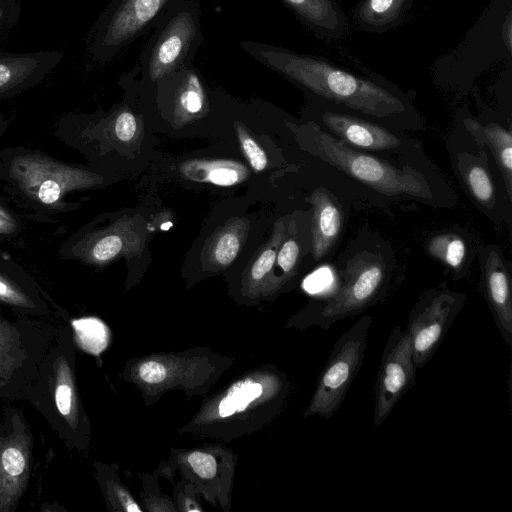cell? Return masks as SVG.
<instances>
[{"instance_id": "obj_4", "label": "cell", "mask_w": 512, "mask_h": 512, "mask_svg": "<svg viewBox=\"0 0 512 512\" xmlns=\"http://www.w3.org/2000/svg\"><path fill=\"white\" fill-rule=\"evenodd\" d=\"M503 60L512 62V0H491L462 41L433 62L432 80L463 96Z\"/></svg>"}, {"instance_id": "obj_10", "label": "cell", "mask_w": 512, "mask_h": 512, "mask_svg": "<svg viewBox=\"0 0 512 512\" xmlns=\"http://www.w3.org/2000/svg\"><path fill=\"white\" fill-rule=\"evenodd\" d=\"M372 322L371 315L362 316L335 342L304 418L318 415L330 419L339 409L363 363Z\"/></svg>"}, {"instance_id": "obj_2", "label": "cell", "mask_w": 512, "mask_h": 512, "mask_svg": "<svg viewBox=\"0 0 512 512\" xmlns=\"http://www.w3.org/2000/svg\"><path fill=\"white\" fill-rule=\"evenodd\" d=\"M290 391L287 374L275 364L251 367L205 396L177 433L232 442L272 424L283 411Z\"/></svg>"}, {"instance_id": "obj_16", "label": "cell", "mask_w": 512, "mask_h": 512, "mask_svg": "<svg viewBox=\"0 0 512 512\" xmlns=\"http://www.w3.org/2000/svg\"><path fill=\"white\" fill-rule=\"evenodd\" d=\"M323 125L350 147L368 150L397 148L400 139L384 127L363 118L332 109L327 101L316 98Z\"/></svg>"}, {"instance_id": "obj_15", "label": "cell", "mask_w": 512, "mask_h": 512, "mask_svg": "<svg viewBox=\"0 0 512 512\" xmlns=\"http://www.w3.org/2000/svg\"><path fill=\"white\" fill-rule=\"evenodd\" d=\"M154 89L168 103L175 124L183 125L208 111L206 82L193 63L158 82Z\"/></svg>"}, {"instance_id": "obj_37", "label": "cell", "mask_w": 512, "mask_h": 512, "mask_svg": "<svg viewBox=\"0 0 512 512\" xmlns=\"http://www.w3.org/2000/svg\"><path fill=\"white\" fill-rule=\"evenodd\" d=\"M137 129V121L129 106L124 105L117 112L114 119V131L117 138L123 142L130 141Z\"/></svg>"}, {"instance_id": "obj_12", "label": "cell", "mask_w": 512, "mask_h": 512, "mask_svg": "<svg viewBox=\"0 0 512 512\" xmlns=\"http://www.w3.org/2000/svg\"><path fill=\"white\" fill-rule=\"evenodd\" d=\"M466 296L446 287L425 292L408 314L406 331L411 339L416 368L435 354L464 307Z\"/></svg>"}, {"instance_id": "obj_19", "label": "cell", "mask_w": 512, "mask_h": 512, "mask_svg": "<svg viewBox=\"0 0 512 512\" xmlns=\"http://www.w3.org/2000/svg\"><path fill=\"white\" fill-rule=\"evenodd\" d=\"M285 234L286 228L280 219L275 223L270 239L258 250L242 273L237 292L240 302L254 305L267 300L277 252Z\"/></svg>"}, {"instance_id": "obj_38", "label": "cell", "mask_w": 512, "mask_h": 512, "mask_svg": "<svg viewBox=\"0 0 512 512\" xmlns=\"http://www.w3.org/2000/svg\"><path fill=\"white\" fill-rule=\"evenodd\" d=\"M0 301L10 305L31 308V299L16 284L0 274Z\"/></svg>"}, {"instance_id": "obj_31", "label": "cell", "mask_w": 512, "mask_h": 512, "mask_svg": "<svg viewBox=\"0 0 512 512\" xmlns=\"http://www.w3.org/2000/svg\"><path fill=\"white\" fill-rule=\"evenodd\" d=\"M79 346L93 355H100L109 345V327L100 319L87 317L73 322Z\"/></svg>"}, {"instance_id": "obj_6", "label": "cell", "mask_w": 512, "mask_h": 512, "mask_svg": "<svg viewBox=\"0 0 512 512\" xmlns=\"http://www.w3.org/2000/svg\"><path fill=\"white\" fill-rule=\"evenodd\" d=\"M386 276V265L381 255L371 252L355 255L341 272L337 289L293 315L285 328L304 330L319 326L328 330L334 323L360 314L378 301Z\"/></svg>"}, {"instance_id": "obj_39", "label": "cell", "mask_w": 512, "mask_h": 512, "mask_svg": "<svg viewBox=\"0 0 512 512\" xmlns=\"http://www.w3.org/2000/svg\"><path fill=\"white\" fill-rule=\"evenodd\" d=\"M19 12L17 0H0V36L16 24Z\"/></svg>"}, {"instance_id": "obj_22", "label": "cell", "mask_w": 512, "mask_h": 512, "mask_svg": "<svg viewBox=\"0 0 512 512\" xmlns=\"http://www.w3.org/2000/svg\"><path fill=\"white\" fill-rule=\"evenodd\" d=\"M250 222L246 218H231L205 242L201 252L203 271L218 272L228 268L243 246Z\"/></svg>"}, {"instance_id": "obj_13", "label": "cell", "mask_w": 512, "mask_h": 512, "mask_svg": "<svg viewBox=\"0 0 512 512\" xmlns=\"http://www.w3.org/2000/svg\"><path fill=\"white\" fill-rule=\"evenodd\" d=\"M416 369L410 336L406 330L395 326L385 343L376 376L375 426H380L387 419L399 400L415 385Z\"/></svg>"}, {"instance_id": "obj_17", "label": "cell", "mask_w": 512, "mask_h": 512, "mask_svg": "<svg viewBox=\"0 0 512 512\" xmlns=\"http://www.w3.org/2000/svg\"><path fill=\"white\" fill-rule=\"evenodd\" d=\"M30 438L23 431L0 436V512L22 496L30 474Z\"/></svg>"}, {"instance_id": "obj_1", "label": "cell", "mask_w": 512, "mask_h": 512, "mask_svg": "<svg viewBox=\"0 0 512 512\" xmlns=\"http://www.w3.org/2000/svg\"><path fill=\"white\" fill-rule=\"evenodd\" d=\"M251 58L315 98L386 118L410 109L405 95L379 75H360L321 57L254 40L239 41Z\"/></svg>"}, {"instance_id": "obj_3", "label": "cell", "mask_w": 512, "mask_h": 512, "mask_svg": "<svg viewBox=\"0 0 512 512\" xmlns=\"http://www.w3.org/2000/svg\"><path fill=\"white\" fill-rule=\"evenodd\" d=\"M236 358L197 345L180 351L153 352L127 360L120 378L135 386L146 407L172 391L204 397Z\"/></svg>"}, {"instance_id": "obj_33", "label": "cell", "mask_w": 512, "mask_h": 512, "mask_svg": "<svg viewBox=\"0 0 512 512\" xmlns=\"http://www.w3.org/2000/svg\"><path fill=\"white\" fill-rule=\"evenodd\" d=\"M138 476L142 483L139 498L144 512H178L172 497L161 491L158 477L147 472Z\"/></svg>"}, {"instance_id": "obj_20", "label": "cell", "mask_w": 512, "mask_h": 512, "mask_svg": "<svg viewBox=\"0 0 512 512\" xmlns=\"http://www.w3.org/2000/svg\"><path fill=\"white\" fill-rule=\"evenodd\" d=\"M131 221L121 220L111 227L95 232L77 245L74 254L95 265H104L121 254L138 251L141 237L132 233Z\"/></svg>"}, {"instance_id": "obj_23", "label": "cell", "mask_w": 512, "mask_h": 512, "mask_svg": "<svg viewBox=\"0 0 512 512\" xmlns=\"http://www.w3.org/2000/svg\"><path fill=\"white\" fill-rule=\"evenodd\" d=\"M310 201L312 217V255L315 261L325 257L337 242L342 229V212L334 197L325 189H316Z\"/></svg>"}, {"instance_id": "obj_30", "label": "cell", "mask_w": 512, "mask_h": 512, "mask_svg": "<svg viewBox=\"0 0 512 512\" xmlns=\"http://www.w3.org/2000/svg\"><path fill=\"white\" fill-rule=\"evenodd\" d=\"M426 251L432 258L450 268L455 275L463 274L468 247L461 235L453 232L438 233L428 240Z\"/></svg>"}, {"instance_id": "obj_8", "label": "cell", "mask_w": 512, "mask_h": 512, "mask_svg": "<svg viewBox=\"0 0 512 512\" xmlns=\"http://www.w3.org/2000/svg\"><path fill=\"white\" fill-rule=\"evenodd\" d=\"M238 459V454L220 441L190 448L170 447L168 458L159 463L154 475L173 482L180 474L206 502L230 512Z\"/></svg>"}, {"instance_id": "obj_36", "label": "cell", "mask_w": 512, "mask_h": 512, "mask_svg": "<svg viewBox=\"0 0 512 512\" xmlns=\"http://www.w3.org/2000/svg\"><path fill=\"white\" fill-rule=\"evenodd\" d=\"M172 499L178 512L204 511L199 494L196 492L193 484L183 477H180V480L174 484Z\"/></svg>"}, {"instance_id": "obj_5", "label": "cell", "mask_w": 512, "mask_h": 512, "mask_svg": "<svg viewBox=\"0 0 512 512\" xmlns=\"http://www.w3.org/2000/svg\"><path fill=\"white\" fill-rule=\"evenodd\" d=\"M300 146L311 155L386 196H403L433 203L435 195L420 172L397 168L380 158L358 152L322 130L315 122L292 125Z\"/></svg>"}, {"instance_id": "obj_35", "label": "cell", "mask_w": 512, "mask_h": 512, "mask_svg": "<svg viewBox=\"0 0 512 512\" xmlns=\"http://www.w3.org/2000/svg\"><path fill=\"white\" fill-rule=\"evenodd\" d=\"M234 126L237 131L241 150L249 165L254 172H262L268 163L266 153L239 121H236Z\"/></svg>"}, {"instance_id": "obj_14", "label": "cell", "mask_w": 512, "mask_h": 512, "mask_svg": "<svg viewBox=\"0 0 512 512\" xmlns=\"http://www.w3.org/2000/svg\"><path fill=\"white\" fill-rule=\"evenodd\" d=\"M480 291L508 347L512 345V280L500 249L491 245L481 259Z\"/></svg>"}, {"instance_id": "obj_24", "label": "cell", "mask_w": 512, "mask_h": 512, "mask_svg": "<svg viewBox=\"0 0 512 512\" xmlns=\"http://www.w3.org/2000/svg\"><path fill=\"white\" fill-rule=\"evenodd\" d=\"M414 0H359L351 10L355 26L366 33L382 34L400 26Z\"/></svg>"}, {"instance_id": "obj_9", "label": "cell", "mask_w": 512, "mask_h": 512, "mask_svg": "<svg viewBox=\"0 0 512 512\" xmlns=\"http://www.w3.org/2000/svg\"><path fill=\"white\" fill-rule=\"evenodd\" d=\"M178 0H112L91 28L87 50L93 63L104 64L134 40L154 29Z\"/></svg>"}, {"instance_id": "obj_7", "label": "cell", "mask_w": 512, "mask_h": 512, "mask_svg": "<svg viewBox=\"0 0 512 512\" xmlns=\"http://www.w3.org/2000/svg\"><path fill=\"white\" fill-rule=\"evenodd\" d=\"M197 0H178L155 26L135 65L140 80L156 84L192 63L204 38Z\"/></svg>"}, {"instance_id": "obj_25", "label": "cell", "mask_w": 512, "mask_h": 512, "mask_svg": "<svg viewBox=\"0 0 512 512\" xmlns=\"http://www.w3.org/2000/svg\"><path fill=\"white\" fill-rule=\"evenodd\" d=\"M464 127L480 144L491 151L504 180L507 197H512V135L497 123L482 125L476 119H464Z\"/></svg>"}, {"instance_id": "obj_28", "label": "cell", "mask_w": 512, "mask_h": 512, "mask_svg": "<svg viewBox=\"0 0 512 512\" xmlns=\"http://www.w3.org/2000/svg\"><path fill=\"white\" fill-rule=\"evenodd\" d=\"M96 478L107 509L111 512H144V509L119 476V465L95 463Z\"/></svg>"}, {"instance_id": "obj_27", "label": "cell", "mask_w": 512, "mask_h": 512, "mask_svg": "<svg viewBox=\"0 0 512 512\" xmlns=\"http://www.w3.org/2000/svg\"><path fill=\"white\" fill-rule=\"evenodd\" d=\"M457 171L473 200L486 210L495 205V187L482 157L463 153L457 156Z\"/></svg>"}, {"instance_id": "obj_21", "label": "cell", "mask_w": 512, "mask_h": 512, "mask_svg": "<svg viewBox=\"0 0 512 512\" xmlns=\"http://www.w3.org/2000/svg\"><path fill=\"white\" fill-rule=\"evenodd\" d=\"M316 37L339 40L349 32V20L337 0H279Z\"/></svg>"}, {"instance_id": "obj_32", "label": "cell", "mask_w": 512, "mask_h": 512, "mask_svg": "<svg viewBox=\"0 0 512 512\" xmlns=\"http://www.w3.org/2000/svg\"><path fill=\"white\" fill-rule=\"evenodd\" d=\"M22 360L19 335L13 327L0 320V385L9 381Z\"/></svg>"}, {"instance_id": "obj_11", "label": "cell", "mask_w": 512, "mask_h": 512, "mask_svg": "<svg viewBox=\"0 0 512 512\" xmlns=\"http://www.w3.org/2000/svg\"><path fill=\"white\" fill-rule=\"evenodd\" d=\"M9 173L28 196L44 205H56L68 192L103 182L96 173L35 153L15 157Z\"/></svg>"}, {"instance_id": "obj_34", "label": "cell", "mask_w": 512, "mask_h": 512, "mask_svg": "<svg viewBox=\"0 0 512 512\" xmlns=\"http://www.w3.org/2000/svg\"><path fill=\"white\" fill-rule=\"evenodd\" d=\"M300 259V246L295 236V230L293 234L285 237L278 249L275 264L281 270L280 274V285L283 288L287 283L295 276L298 268Z\"/></svg>"}, {"instance_id": "obj_18", "label": "cell", "mask_w": 512, "mask_h": 512, "mask_svg": "<svg viewBox=\"0 0 512 512\" xmlns=\"http://www.w3.org/2000/svg\"><path fill=\"white\" fill-rule=\"evenodd\" d=\"M64 58L57 50L28 53L0 51V96L25 89L47 76Z\"/></svg>"}, {"instance_id": "obj_26", "label": "cell", "mask_w": 512, "mask_h": 512, "mask_svg": "<svg viewBox=\"0 0 512 512\" xmlns=\"http://www.w3.org/2000/svg\"><path fill=\"white\" fill-rule=\"evenodd\" d=\"M180 173L188 180L211 183L220 186H232L243 182L249 176L245 165L233 160L195 159L183 162Z\"/></svg>"}, {"instance_id": "obj_29", "label": "cell", "mask_w": 512, "mask_h": 512, "mask_svg": "<svg viewBox=\"0 0 512 512\" xmlns=\"http://www.w3.org/2000/svg\"><path fill=\"white\" fill-rule=\"evenodd\" d=\"M54 397L57 410L69 426L76 431L80 426L82 416L73 373L65 359H61L57 363Z\"/></svg>"}, {"instance_id": "obj_40", "label": "cell", "mask_w": 512, "mask_h": 512, "mask_svg": "<svg viewBox=\"0 0 512 512\" xmlns=\"http://www.w3.org/2000/svg\"><path fill=\"white\" fill-rule=\"evenodd\" d=\"M17 229L14 217L0 205V235L11 234Z\"/></svg>"}]
</instances>
